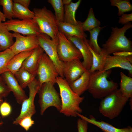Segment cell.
Segmentation results:
<instances>
[{
    "mask_svg": "<svg viewBox=\"0 0 132 132\" xmlns=\"http://www.w3.org/2000/svg\"><path fill=\"white\" fill-rule=\"evenodd\" d=\"M56 83L59 87L62 102L60 112L67 116L76 117L77 113L82 112L79 105L84 97H81L74 92L64 78L57 77L56 79Z\"/></svg>",
    "mask_w": 132,
    "mask_h": 132,
    "instance_id": "6da1fadb",
    "label": "cell"
},
{
    "mask_svg": "<svg viewBox=\"0 0 132 132\" xmlns=\"http://www.w3.org/2000/svg\"><path fill=\"white\" fill-rule=\"evenodd\" d=\"M111 72L110 69L91 73L88 90L94 98L102 99L118 88L117 83L107 79Z\"/></svg>",
    "mask_w": 132,
    "mask_h": 132,
    "instance_id": "7a4b0ae2",
    "label": "cell"
},
{
    "mask_svg": "<svg viewBox=\"0 0 132 132\" xmlns=\"http://www.w3.org/2000/svg\"><path fill=\"white\" fill-rule=\"evenodd\" d=\"M132 27L131 22L121 28L112 27L110 35L102 45V49L108 55L122 51L132 52V42L125 35L127 31Z\"/></svg>",
    "mask_w": 132,
    "mask_h": 132,
    "instance_id": "3957f363",
    "label": "cell"
},
{
    "mask_svg": "<svg viewBox=\"0 0 132 132\" xmlns=\"http://www.w3.org/2000/svg\"><path fill=\"white\" fill-rule=\"evenodd\" d=\"M33 19L38 25L41 33L45 34L52 40H58V22L55 15L45 6L42 8H34Z\"/></svg>",
    "mask_w": 132,
    "mask_h": 132,
    "instance_id": "277c9868",
    "label": "cell"
},
{
    "mask_svg": "<svg viewBox=\"0 0 132 132\" xmlns=\"http://www.w3.org/2000/svg\"><path fill=\"white\" fill-rule=\"evenodd\" d=\"M129 99L117 88L101 99L99 111L104 117L113 119L120 114Z\"/></svg>",
    "mask_w": 132,
    "mask_h": 132,
    "instance_id": "5b68a950",
    "label": "cell"
},
{
    "mask_svg": "<svg viewBox=\"0 0 132 132\" xmlns=\"http://www.w3.org/2000/svg\"><path fill=\"white\" fill-rule=\"evenodd\" d=\"M54 85L50 82L44 83L41 86L38 92L41 115H43L45 110L50 107H55L59 111L61 110V100Z\"/></svg>",
    "mask_w": 132,
    "mask_h": 132,
    "instance_id": "8992f818",
    "label": "cell"
},
{
    "mask_svg": "<svg viewBox=\"0 0 132 132\" xmlns=\"http://www.w3.org/2000/svg\"><path fill=\"white\" fill-rule=\"evenodd\" d=\"M38 36L39 46L54 64L59 76L64 78L63 62L59 60L57 51L58 40H52L48 35L43 33H40Z\"/></svg>",
    "mask_w": 132,
    "mask_h": 132,
    "instance_id": "52a82bcc",
    "label": "cell"
},
{
    "mask_svg": "<svg viewBox=\"0 0 132 132\" xmlns=\"http://www.w3.org/2000/svg\"><path fill=\"white\" fill-rule=\"evenodd\" d=\"M57 51L59 60L65 62L75 59H81L82 56L79 50L62 33L58 34Z\"/></svg>",
    "mask_w": 132,
    "mask_h": 132,
    "instance_id": "ba28073f",
    "label": "cell"
},
{
    "mask_svg": "<svg viewBox=\"0 0 132 132\" xmlns=\"http://www.w3.org/2000/svg\"><path fill=\"white\" fill-rule=\"evenodd\" d=\"M41 86L43 83L50 82L54 85L59 75L56 67L45 53H44L40 61L36 73Z\"/></svg>",
    "mask_w": 132,
    "mask_h": 132,
    "instance_id": "9c48e42d",
    "label": "cell"
},
{
    "mask_svg": "<svg viewBox=\"0 0 132 132\" xmlns=\"http://www.w3.org/2000/svg\"><path fill=\"white\" fill-rule=\"evenodd\" d=\"M41 87L38 80L35 78L28 86L29 90V97L22 102L20 114L13 122V124L17 125L19 121L23 118L27 116L32 117L35 114L36 110L34 99Z\"/></svg>",
    "mask_w": 132,
    "mask_h": 132,
    "instance_id": "30bf717a",
    "label": "cell"
},
{
    "mask_svg": "<svg viewBox=\"0 0 132 132\" xmlns=\"http://www.w3.org/2000/svg\"><path fill=\"white\" fill-rule=\"evenodd\" d=\"M4 23L9 31L24 35H38L41 33L38 25L33 19L20 20L12 19Z\"/></svg>",
    "mask_w": 132,
    "mask_h": 132,
    "instance_id": "8fae6325",
    "label": "cell"
},
{
    "mask_svg": "<svg viewBox=\"0 0 132 132\" xmlns=\"http://www.w3.org/2000/svg\"><path fill=\"white\" fill-rule=\"evenodd\" d=\"M12 34L16 40L10 48L15 55L22 52L33 50L39 46L38 35L25 36L14 32Z\"/></svg>",
    "mask_w": 132,
    "mask_h": 132,
    "instance_id": "7c38bea8",
    "label": "cell"
},
{
    "mask_svg": "<svg viewBox=\"0 0 132 132\" xmlns=\"http://www.w3.org/2000/svg\"><path fill=\"white\" fill-rule=\"evenodd\" d=\"M86 70L80 59L63 62V76L68 83L78 78Z\"/></svg>",
    "mask_w": 132,
    "mask_h": 132,
    "instance_id": "4fadbf2b",
    "label": "cell"
},
{
    "mask_svg": "<svg viewBox=\"0 0 132 132\" xmlns=\"http://www.w3.org/2000/svg\"><path fill=\"white\" fill-rule=\"evenodd\" d=\"M1 76L11 92H13L17 102L21 104L23 101L28 97L14 75L7 71L2 74Z\"/></svg>",
    "mask_w": 132,
    "mask_h": 132,
    "instance_id": "5bb4252c",
    "label": "cell"
},
{
    "mask_svg": "<svg viewBox=\"0 0 132 132\" xmlns=\"http://www.w3.org/2000/svg\"><path fill=\"white\" fill-rule=\"evenodd\" d=\"M127 57L108 55L106 58L103 70L107 71L115 67L120 68L128 70L129 76L131 77L132 76V64L128 60Z\"/></svg>",
    "mask_w": 132,
    "mask_h": 132,
    "instance_id": "9a60e30c",
    "label": "cell"
},
{
    "mask_svg": "<svg viewBox=\"0 0 132 132\" xmlns=\"http://www.w3.org/2000/svg\"><path fill=\"white\" fill-rule=\"evenodd\" d=\"M79 50L82 56L83 65L87 70H89L92 65V54L87 45L84 42V39L75 36L67 38Z\"/></svg>",
    "mask_w": 132,
    "mask_h": 132,
    "instance_id": "2e32d148",
    "label": "cell"
},
{
    "mask_svg": "<svg viewBox=\"0 0 132 132\" xmlns=\"http://www.w3.org/2000/svg\"><path fill=\"white\" fill-rule=\"evenodd\" d=\"M44 52L43 49L39 46L33 50L31 54L24 60L21 67L36 75L38 66Z\"/></svg>",
    "mask_w": 132,
    "mask_h": 132,
    "instance_id": "e0dca14e",
    "label": "cell"
},
{
    "mask_svg": "<svg viewBox=\"0 0 132 132\" xmlns=\"http://www.w3.org/2000/svg\"><path fill=\"white\" fill-rule=\"evenodd\" d=\"M78 22L77 25L58 22L59 32L63 33L67 38L75 36L83 39H86L87 35L81 27L80 21Z\"/></svg>",
    "mask_w": 132,
    "mask_h": 132,
    "instance_id": "ac0fdd59",
    "label": "cell"
},
{
    "mask_svg": "<svg viewBox=\"0 0 132 132\" xmlns=\"http://www.w3.org/2000/svg\"><path fill=\"white\" fill-rule=\"evenodd\" d=\"M77 116L100 128L104 132H132V128L130 126L122 128H116L108 123L103 121H97L92 115L88 118L80 113H77Z\"/></svg>",
    "mask_w": 132,
    "mask_h": 132,
    "instance_id": "d6986e66",
    "label": "cell"
},
{
    "mask_svg": "<svg viewBox=\"0 0 132 132\" xmlns=\"http://www.w3.org/2000/svg\"><path fill=\"white\" fill-rule=\"evenodd\" d=\"M90 74L89 71L87 70L78 78L68 83L72 90L78 95L80 96L88 90Z\"/></svg>",
    "mask_w": 132,
    "mask_h": 132,
    "instance_id": "ffe728a7",
    "label": "cell"
},
{
    "mask_svg": "<svg viewBox=\"0 0 132 132\" xmlns=\"http://www.w3.org/2000/svg\"><path fill=\"white\" fill-rule=\"evenodd\" d=\"M84 41L91 51L92 56V65L91 68L89 71L91 73L96 71H103L106 58L108 55L102 48L100 54H98L96 53L88 45L87 39H84Z\"/></svg>",
    "mask_w": 132,
    "mask_h": 132,
    "instance_id": "44dd1931",
    "label": "cell"
},
{
    "mask_svg": "<svg viewBox=\"0 0 132 132\" xmlns=\"http://www.w3.org/2000/svg\"><path fill=\"white\" fill-rule=\"evenodd\" d=\"M33 50L22 52L14 55L7 65L8 71L14 75L21 68L24 60L31 54Z\"/></svg>",
    "mask_w": 132,
    "mask_h": 132,
    "instance_id": "7402d4cb",
    "label": "cell"
},
{
    "mask_svg": "<svg viewBox=\"0 0 132 132\" xmlns=\"http://www.w3.org/2000/svg\"><path fill=\"white\" fill-rule=\"evenodd\" d=\"M12 33L10 32L4 23H0V48L4 51L10 48L14 42Z\"/></svg>",
    "mask_w": 132,
    "mask_h": 132,
    "instance_id": "603a6c76",
    "label": "cell"
},
{
    "mask_svg": "<svg viewBox=\"0 0 132 132\" xmlns=\"http://www.w3.org/2000/svg\"><path fill=\"white\" fill-rule=\"evenodd\" d=\"M81 1V0H78L76 2H72L69 4L64 5L63 22L74 25L78 24V22L76 20L75 14Z\"/></svg>",
    "mask_w": 132,
    "mask_h": 132,
    "instance_id": "cb8c5ba5",
    "label": "cell"
},
{
    "mask_svg": "<svg viewBox=\"0 0 132 132\" xmlns=\"http://www.w3.org/2000/svg\"><path fill=\"white\" fill-rule=\"evenodd\" d=\"M19 85L23 89L25 88L35 79L34 75L22 67L14 74Z\"/></svg>",
    "mask_w": 132,
    "mask_h": 132,
    "instance_id": "d4e9b609",
    "label": "cell"
},
{
    "mask_svg": "<svg viewBox=\"0 0 132 132\" xmlns=\"http://www.w3.org/2000/svg\"><path fill=\"white\" fill-rule=\"evenodd\" d=\"M13 11V18H17L19 20L33 19L34 17V12L29 8L14 2Z\"/></svg>",
    "mask_w": 132,
    "mask_h": 132,
    "instance_id": "484cf974",
    "label": "cell"
},
{
    "mask_svg": "<svg viewBox=\"0 0 132 132\" xmlns=\"http://www.w3.org/2000/svg\"><path fill=\"white\" fill-rule=\"evenodd\" d=\"M121 80L119 89L123 96L128 99L132 98V78L120 73Z\"/></svg>",
    "mask_w": 132,
    "mask_h": 132,
    "instance_id": "4316f807",
    "label": "cell"
},
{
    "mask_svg": "<svg viewBox=\"0 0 132 132\" xmlns=\"http://www.w3.org/2000/svg\"><path fill=\"white\" fill-rule=\"evenodd\" d=\"M81 27L84 32L89 31L100 25V22L95 17L93 9L91 8L89 10L88 16L83 22L80 21Z\"/></svg>",
    "mask_w": 132,
    "mask_h": 132,
    "instance_id": "83f0119b",
    "label": "cell"
},
{
    "mask_svg": "<svg viewBox=\"0 0 132 132\" xmlns=\"http://www.w3.org/2000/svg\"><path fill=\"white\" fill-rule=\"evenodd\" d=\"M105 27L98 26L89 31L90 38L89 40H87L88 43L91 49L98 54H100L102 50L101 48L99 47L98 43V36L101 31Z\"/></svg>",
    "mask_w": 132,
    "mask_h": 132,
    "instance_id": "f1b7e54d",
    "label": "cell"
},
{
    "mask_svg": "<svg viewBox=\"0 0 132 132\" xmlns=\"http://www.w3.org/2000/svg\"><path fill=\"white\" fill-rule=\"evenodd\" d=\"M15 55L10 48L0 52V76L4 72L8 71L7 65Z\"/></svg>",
    "mask_w": 132,
    "mask_h": 132,
    "instance_id": "f546056e",
    "label": "cell"
},
{
    "mask_svg": "<svg viewBox=\"0 0 132 132\" xmlns=\"http://www.w3.org/2000/svg\"><path fill=\"white\" fill-rule=\"evenodd\" d=\"M110 5L117 7L118 11L117 15L119 16L125 12L132 10V5L129 0H110Z\"/></svg>",
    "mask_w": 132,
    "mask_h": 132,
    "instance_id": "4dcf8cb0",
    "label": "cell"
},
{
    "mask_svg": "<svg viewBox=\"0 0 132 132\" xmlns=\"http://www.w3.org/2000/svg\"><path fill=\"white\" fill-rule=\"evenodd\" d=\"M54 9L55 16L58 22H63L64 14V6L62 0H48Z\"/></svg>",
    "mask_w": 132,
    "mask_h": 132,
    "instance_id": "1f68e13d",
    "label": "cell"
},
{
    "mask_svg": "<svg viewBox=\"0 0 132 132\" xmlns=\"http://www.w3.org/2000/svg\"><path fill=\"white\" fill-rule=\"evenodd\" d=\"M13 3L12 0H0V5L2 6L3 13L9 20L13 17Z\"/></svg>",
    "mask_w": 132,
    "mask_h": 132,
    "instance_id": "d6a6232c",
    "label": "cell"
},
{
    "mask_svg": "<svg viewBox=\"0 0 132 132\" xmlns=\"http://www.w3.org/2000/svg\"><path fill=\"white\" fill-rule=\"evenodd\" d=\"M30 116H26L22 119L19 122L18 124L26 131H28L34 123V121Z\"/></svg>",
    "mask_w": 132,
    "mask_h": 132,
    "instance_id": "836d02e7",
    "label": "cell"
},
{
    "mask_svg": "<svg viewBox=\"0 0 132 132\" xmlns=\"http://www.w3.org/2000/svg\"><path fill=\"white\" fill-rule=\"evenodd\" d=\"M12 108L11 105L8 102L4 101L0 106V113L1 116L5 117L9 115L11 113Z\"/></svg>",
    "mask_w": 132,
    "mask_h": 132,
    "instance_id": "e575fe53",
    "label": "cell"
},
{
    "mask_svg": "<svg viewBox=\"0 0 132 132\" xmlns=\"http://www.w3.org/2000/svg\"><path fill=\"white\" fill-rule=\"evenodd\" d=\"M11 91L0 76V97H5L10 94Z\"/></svg>",
    "mask_w": 132,
    "mask_h": 132,
    "instance_id": "d590c367",
    "label": "cell"
},
{
    "mask_svg": "<svg viewBox=\"0 0 132 132\" xmlns=\"http://www.w3.org/2000/svg\"><path fill=\"white\" fill-rule=\"evenodd\" d=\"M88 123L84 120L78 119L77 122L78 132H87Z\"/></svg>",
    "mask_w": 132,
    "mask_h": 132,
    "instance_id": "8d00e7d4",
    "label": "cell"
},
{
    "mask_svg": "<svg viewBox=\"0 0 132 132\" xmlns=\"http://www.w3.org/2000/svg\"><path fill=\"white\" fill-rule=\"evenodd\" d=\"M132 21V13L129 14L123 13L119 18L118 22L125 25Z\"/></svg>",
    "mask_w": 132,
    "mask_h": 132,
    "instance_id": "74e56055",
    "label": "cell"
},
{
    "mask_svg": "<svg viewBox=\"0 0 132 132\" xmlns=\"http://www.w3.org/2000/svg\"><path fill=\"white\" fill-rule=\"evenodd\" d=\"M113 55L118 56H120L127 57L129 56L132 55V52L122 51L113 53Z\"/></svg>",
    "mask_w": 132,
    "mask_h": 132,
    "instance_id": "f35d334b",
    "label": "cell"
},
{
    "mask_svg": "<svg viewBox=\"0 0 132 132\" xmlns=\"http://www.w3.org/2000/svg\"><path fill=\"white\" fill-rule=\"evenodd\" d=\"M13 1L28 8H29L31 1L30 0H13Z\"/></svg>",
    "mask_w": 132,
    "mask_h": 132,
    "instance_id": "ab89813d",
    "label": "cell"
},
{
    "mask_svg": "<svg viewBox=\"0 0 132 132\" xmlns=\"http://www.w3.org/2000/svg\"><path fill=\"white\" fill-rule=\"evenodd\" d=\"M6 18L3 13L1 12L0 10V23L2 22H5Z\"/></svg>",
    "mask_w": 132,
    "mask_h": 132,
    "instance_id": "60d3db41",
    "label": "cell"
},
{
    "mask_svg": "<svg viewBox=\"0 0 132 132\" xmlns=\"http://www.w3.org/2000/svg\"><path fill=\"white\" fill-rule=\"evenodd\" d=\"M62 1L64 5H65L69 4L72 2V0H63Z\"/></svg>",
    "mask_w": 132,
    "mask_h": 132,
    "instance_id": "b9f144b4",
    "label": "cell"
},
{
    "mask_svg": "<svg viewBox=\"0 0 132 132\" xmlns=\"http://www.w3.org/2000/svg\"><path fill=\"white\" fill-rule=\"evenodd\" d=\"M3 102V98L0 97V106L1 103Z\"/></svg>",
    "mask_w": 132,
    "mask_h": 132,
    "instance_id": "7bdbcfd3",
    "label": "cell"
},
{
    "mask_svg": "<svg viewBox=\"0 0 132 132\" xmlns=\"http://www.w3.org/2000/svg\"><path fill=\"white\" fill-rule=\"evenodd\" d=\"M1 50H1V48H0V51H1Z\"/></svg>",
    "mask_w": 132,
    "mask_h": 132,
    "instance_id": "ee69618b",
    "label": "cell"
},
{
    "mask_svg": "<svg viewBox=\"0 0 132 132\" xmlns=\"http://www.w3.org/2000/svg\"></svg>",
    "mask_w": 132,
    "mask_h": 132,
    "instance_id": "f6af8a7d",
    "label": "cell"
}]
</instances>
